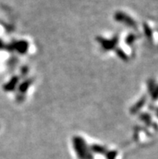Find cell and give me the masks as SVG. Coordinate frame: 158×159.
Masks as SVG:
<instances>
[{
    "label": "cell",
    "mask_w": 158,
    "mask_h": 159,
    "mask_svg": "<svg viewBox=\"0 0 158 159\" xmlns=\"http://www.w3.org/2000/svg\"><path fill=\"white\" fill-rule=\"evenodd\" d=\"M98 43L101 44L102 48L104 49V50L108 51L111 50V49H114L115 48L117 45V41H118V39L117 37H114V38L111 39H105L102 38V37H99L98 39Z\"/></svg>",
    "instance_id": "obj_3"
},
{
    "label": "cell",
    "mask_w": 158,
    "mask_h": 159,
    "mask_svg": "<svg viewBox=\"0 0 158 159\" xmlns=\"http://www.w3.org/2000/svg\"><path fill=\"white\" fill-rule=\"evenodd\" d=\"M31 84H32V80H27L19 85V91L21 93V95H24V93L28 91V87H30Z\"/></svg>",
    "instance_id": "obj_8"
},
{
    "label": "cell",
    "mask_w": 158,
    "mask_h": 159,
    "mask_svg": "<svg viewBox=\"0 0 158 159\" xmlns=\"http://www.w3.org/2000/svg\"><path fill=\"white\" fill-rule=\"evenodd\" d=\"M106 157L107 159H115L117 156V152L116 151H107L106 153Z\"/></svg>",
    "instance_id": "obj_9"
},
{
    "label": "cell",
    "mask_w": 158,
    "mask_h": 159,
    "mask_svg": "<svg viewBox=\"0 0 158 159\" xmlns=\"http://www.w3.org/2000/svg\"><path fill=\"white\" fill-rule=\"evenodd\" d=\"M19 83V78L17 76L13 77L10 80V82H8L5 86H4V90L7 91H13L16 87H17Z\"/></svg>",
    "instance_id": "obj_5"
},
{
    "label": "cell",
    "mask_w": 158,
    "mask_h": 159,
    "mask_svg": "<svg viewBox=\"0 0 158 159\" xmlns=\"http://www.w3.org/2000/svg\"><path fill=\"white\" fill-rule=\"evenodd\" d=\"M73 145L79 159H91L92 153L87 146L85 140L81 137L76 136L73 138Z\"/></svg>",
    "instance_id": "obj_1"
},
{
    "label": "cell",
    "mask_w": 158,
    "mask_h": 159,
    "mask_svg": "<svg viewBox=\"0 0 158 159\" xmlns=\"http://www.w3.org/2000/svg\"><path fill=\"white\" fill-rule=\"evenodd\" d=\"M116 53H117L118 57H120V58L124 59V60H128V56H127V54H125L123 51L118 50L117 52H116Z\"/></svg>",
    "instance_id": "obj_10"
},
{
    "label": "cell",
    "mask_w": 158,
    "mask_h": 159,
    "mask_svg": "<svg viewBox=\"0 0 158 159\" xmlns=\"http://www.w3.org/2000/svg\"><path fill=\"white\" fill-rule=\"evenodd\" d=\"M28 44L27 43V41H24V40H21V41H18L17 43V45H16V49L18 52H21V53H24L27 51L28 49Z\"/></svg>",
    "instance_id": "obj_7"
},
{
    "label": "cell",
    "mask_w": 158,
    "mask_h": 159,
    "mask_svg": "<svg viewBox=\"0 0 158 159\" xmlns=\"http://www.w3.org/2000/svg\"><path fill=\"white\" fill-rule=\"evenodd\" d=\"M90 150L91 153H98V154H106L107 152V149L105 146L99 145H93L91 147H90Z\"/></svg>",
    "instance_id": "obj_6"
},
{
    "label": "cell",
    "mask_w": 158,
    "mask_h": 159,
    "mask_svg": "<svg viewBox=\"0 0 158 159\" xmlns=\"http://www.w3.org/2000/svg\"><path fill=\"white\" fill-rule=\"evenodd\" d=\"M115 20L116 21H118V22L121 23V24H125L127 26L131 27V28H136L137 27L136 21L132 17H130V16H128V14H125L123 11L116 12L115 15Z\"/></svg>",
    "instance_id": "obj_2"
},
{
    "label": "cell",
    "mask_w": 158,
    "mask_h": 159,
    "mask_svg": "<svg viewBox=\"0 0 158 159\" xmlns=\"http://www.w3.org/2000/svg\"><path fill=\"white\" fill-rule=\"evenodd\" d=\"M146 103V97H143L138 102H136L135 105L131 109V114H136L139 111L142 109L143 106Z\"/></svg>",
    "instance_id": "obj_4"
}]
</instances>
